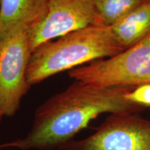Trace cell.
Segmentation results:
<instances>
[{"mask_svg":"<svg viewBox=\"0 0 150 150\" xmlns=\"http://www.w3.org/2000/svg\"><path fill=\"white\" fill-rule=\"evenodd\" d=\"M133 87L97 88L75 81L40 104L24 137L0 144V149L63 150L74 136L103 113L138 112L145 107L126 98Z\"/></svg>","mask_w":150,"mask_h":150,"instance_id":"1","label":"cell"},{"mask_svg":"<svg viewBox=\"0 0 150 150\" xmlns=\"http://www.w3.org/2000/svg\"><path fill=\"white\" fill-rule=\"evenodd\" d=\"M124 50L110 27L89 26L38 47L30 57L27 81L35 85L57 73L111 57Z\"/></svg>","mask_w":150,"mask_h":150,"instance_id":"2","label":"cell"},{"mask_svg":"<svg viewBox=\"0 0 150 150\" xmlns=\"http://www.w3.org/2000/svg\"><path fill=\"white\" fill-rule=\"evenodd\" d=\"M70 78L97 88L150 84V32L120 54L68 71Z\"/></svg>","mask_w":150,"mask_h":150,"instance_id":"3","label":"cell"},{"mask_svg":"<svg viewBox=\"0 0 150 150\" xmlns=\"http://www.w3.org/2000/svg\"><path fill=\"white\" fill-rule=\"evenodd\" d=\"M31 53L27 31L0 38V112L4 116L16 113L31 86L27 69Z\"/></svg>","mask_w":150,"mask_h":150,"instance_id":"4","label":"cell"},{"mask_svg":"<svg viewBox=\"0 0 150 150\" xmlns=\"http://www.w3.org/2000/svg\"><path fill=\"white\" fill-rule=\"evenodd\" d=\"M63 150H150V120L133 112L110 114L95 133Z\"/></svg>","mask_w":150,"mask_h":150,"instance_id":"5","label":"cell"},{"mask_svg":"<svg viewBox=\"0 0 150 150\" xmlns=\"http://www.w3.org/2000/svg\"><path fill=\"white\" fill-rule=\"evenodd\" d=\"M95 0H48L45 16L27 31L31 52L43 43L97 25Z\"/></svg>","mask_w":150,"mask_h":150,"instance_id":"6","label":"cell"},{"mask_svg":"<svg viewBox=\"0 0 150 150\" xmlns=\"http://www.w3.org/2000/svg\"><path fill=\"white\" fill-rule=\"evenodd\" d=\"M48 0H1L0 38L17 31H27L47 12Z\"/></svg>","mask_w":150,"mask_h":150,"instance_id":"7","label":"cell"},{"mask_svg":"<svg viewBox=\"0 0 150 150\" xmlns=\"http://www.w3.org/2000/svg\"><path fill=\"white\" fill-rule=\"evenodd\" d=\"M125 50L131 47L150 32V1H145L110 27Z\"/></svg>","mask_w":150,"mask_h":150,"instance_id":"8","label":"cell"},{"mask_svg":"<svg viewBox=\"0 0 150 150\" xmlns=\"http://www.w3.org/2000/svg\"><path fill=\"white\" fill-rule=\"evenodd\" d=\"M144 1L145 0H95L97 25L111 27Z\"/></svg>","mask_w":150,"mask_h":150,"instance_id":"9","label":"cell"},{"mask_svg":"<svg viewBox=\"0 0 150 150\" xmlns=\"http://www.w3.org/2000/svg\"><path fill=\"white\" fill-rule=\"evenodd\" d=\"M126 98L129 102L143 107L150 106V84H143L134 88L127 93Z\"/></svg>","mask_w":150,"mask_h":150,"instance_id":"10","label":"cell"},{"mask_svg":"<svg viewBox=\"0 0 150 150\" xmlns=\"http://www.w3.org/2000/svg\"><path fill=\"white\" fill-rule=\"evenodd\" d=\"M3 117H4V115H2V113H1V112H0V122H1V119H2Z\"/></svg>","mask_w":150,"mask_h":150,"instance_id":"11","label":"cell"},{"mask_svg":"<svg viewBox=\"0 0 150 150\" xmlns=\"http://www.w3.org/2000/svg\"><path fill=\"white\" fill-rule=\"evenodd\" d=\"M145 1H150V0H145Z\"/></svg>","mask_w":150,"mask_h":150,"instance_id":"12","label":"cell"}]
</instances>
